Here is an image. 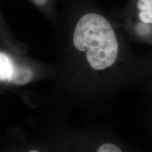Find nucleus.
Here are the masks:
<instances>
[{
    "mask_svg": "<svg viewBox=\"0 0 152 152\" xmlns=\"http://www.w3.org/2000/svg\"><path fill=\"white\" fill-rule=\"evenodd\" d=\"M29 152H38V151H36V150H32V151H30Z\"/></svg>",
    "mask_w": 152,
    "mask_h": 152,
    "instance_id": "8",
    "label": "nucleus"
},
{
    "mask_svg": "<svg viewBox=\"0 0 152 152\" xmlns=\"http://www.w3.org/2000/svg\"><path fill=\"white\" fill-rule=\"evenodd\" d=\"M35 4L43 11L52 13L54 0H31Z\"/></svg>",
    "mask_w": 152,
    "mask_h": 152,
    "instance_id": "4",
    "label": "nucleus"
},
{
    "mask_svg": "<svg viewBox=\"0 0 152 152\" xmlns=\"http://www.w3.org/2000/svg\"><path fill=\"white\" fill-rule=\"evenodd\" d=\"M96 152H123L118 147L113 144L106 143L98 148Z\"/></svg>",
    "mask_w": 152,
    "mask_h": 152,
    "instance_id": "6",
    "label": "nucleus"
},
{
    "mask_svg": "<svg viewBox=\"0 0 152 152\" xmlns=\"http://www.w3.org/2000/svg\"><path fill=\"white\" fill-rule=\"evenodd\" d=\"M14 65L11 58L5 53L1 52L0 54V77L1 81L10 82L13 73Z\"/></svg>",
    "mask_w": 152,
    "mask_h": 152,
    "instance_id": "2",
    "label": "nucleus"
},
{
    "mask_svg": "<svg viewBox=\"0 0 152 152\" xmlns=\"http://www.w3.org/2000/svg\"><path fill=\"white\" fill-rule=\"evenodd\" d=\"M137 17L143 23L152 26V11H139Z\"/></svg>",
    "mask_w": 152,
    "mask_h": 152,
    "instance_id": "7",
    "label": "nucleus"
},
{
    "mask_svg": "<svg viewBox=\"0 0 152 152\" xmlns=\"http://www.w3.org/2000/svg\"><path fill=\"white\" fill-rule=\"evenodd\" d=\"M75 22L73 44L77 51L85 52L93 69L111 66L119 54L116 34L109 19L92 8L82 9Z\"/></svg>",
    "mask_w": 152,
    "mask_h": 152,
    "instance_id": "1",
    "label": "nucleus"
},
{
    "mask_svg": "<svg viewBox=\"0 0 152 152\" xmlns=\"http://www.w3.org/2000/svg\"><path fill=\"white\" fill-rule=\"evenodd\" d=\"M33 78V73L30 70L23 67L14 66V73L10 82L17 85H23L29 83Z\"/></svg>",
    "mask_w": 152,
    "mask_h": 152,
    "instance_id": "3",
    "label": "nucleus"
},
{
    "mask_svg": "<svg viewBox=\"0 0 152 152\" xmlns=\"http://www.w3.org/2000/svg\"><path fill=\"white\" fill-rule=\"evenodd\" d=\"M135 7L138 11H152V0H136Z\"/></svg>",
    "mask_w": 152,
    "mask_h": 152,
    "instance_id": "5",
    "label": "nucleus"
}]
</instances>
